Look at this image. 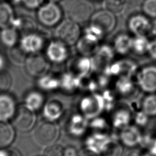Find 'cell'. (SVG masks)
Masks as SVG:
<instances>
[{
    "label": "cell",
    "mask_w": 156,
    "mask_h": 156,
    "mask_svg": "<svg viewBox=\"0 0 156 156\" xmlns=\"http://www.w3.org/2000/svg\"><path fill=\"white\" fill-rule=\"evenodd\" d=\"M60 130L58 126L53 121H44L40 122L35 127L33 136L37 144L47 147L55 143L59 137Z\"/></svg>",
    "instance_id": "obj_1"
},
{
    "label": "cell",
    "mask_w": 156,
    "mask_h": 156,
    "mask_svg": "<svg viewBox=\"0 0 156 156\" xmlns=\"http://www.w3.org/2000/svg\"><path fill=\"white\" fill-rule=\"evenodd\" d=\"M39 21L46 26L57 24L62 18V12L55 2H50L39 8L38 11Z\"/></svg>",
    "instance_id": "obj_7"
},
{
    "label": "cell",
    "mask_w": 156,
    "mask_h": 156,
    "mask_svg": "<svg viewBox=\"0 0 156 156\" xmlns=\"http://www.w3.org/2000/svg\"><path fill=\"white\" fill-rule=\"evenodd\" d=\"M119 62L121 65L120 76H126L131 77L136 69V65L129 60H119Z\"/></svg>",
    "instance_id": "obj_33"
},
{
    "label": "cell",
    "mask_w": 156,
    "mask_h": 156,
    "mask_svg": "<svg viewBox=\"0 0 156 156\" xmlns=\"http://www.w3.org/2000/svg\"><path fill=\"white\" fill-rule=\"evenodd\" d=\"M102 96L104 99V104H105V108L107 109H110L112 106L114 102V96L112 94V93L109 91H105L102 94Z\"/></svg>",
    "instance_id": "obj_40"
},
{
    "label": "cell",
    "mask_w": 156,
    "mask_h": 156,
    "mask_svg": "<svg viewBox=\"0 0 156 156\" xmlns=\"http://www.w3.org/2000/svg\"><path fill=\"white\" fill-rule=\"evenodd\" d=\"M131 115L129 112L124 109L117 110L113 115L112 123L115 127L123 129L129 125Z\"/></svg>",
    "instance_id": "obj_22"
},
{
    "label": "cell",
    "mask_w": 156,
    "mask_h": 156,
    "mask_svg": "<svg viewBox=\"0 0 156 156\" xmlns=\"http://www.w3.org/2000/svg\"><path fill=\"white\" fill-rule=\"evenodd\" d=\"M151 23L144 15H136L132 16L128 22L130 30L135 35H145L149 32Z\"/></svg>",
    "instance_id": "obj_13"
},
{
    "label": "cell",
    "mask_w": 156,
    "mask_h": 156,
    "mask_svg": "<svg viewBox=\"0 0 156 156\" xmlns=\"http://www.w3.org/2000/svg\"><path fill=\"white\" fill-rule=\"evenodd\" d=\"M103 8L114 15L122 13L126 9V0H104Z\"/></svg>",
    "instance_id": "obj_28"
},
{
    "label": "cell",
    "mask_w": 156,
    "mask_h": 156,
    "mask_svg": "<svg viewBox=\"0 0 156 156\" xmlns=\"http://www.w3.org/2000/svg\"><path fill=\"white\" fill-rule=\"evenodd\" d=\"M113 141L107 134L96 132L88 136L85 142V148L95 154H103Z\"/></svg>",
    "instance_id": "obj_8"
},
{
    "label": "cell",
    "mask_w": 156,
    "mask_h": 156,
    "mask_svg": "<svg viewBox=\"0 0 156 156\" xmlns=\"http://www.w3.org/2000/svg\"><path fill=\"white\" fill-rule=\"evenodd\" d=\"M140 88L146 93L156 91V66L149 65L142 68L137 76Z\"/></svg>",
    "instance_id": "obj_10"
},
{
    "label": "cell",
    "mask_w": 156,
    "mask_h": 156,
    "mask_svg": "<svg viewBox=\"0 0 156 156\" xmlns=\"http://www.w3.org/2000/svg\"><path fill=\"white\" fill-rule=\"evenodd\" d=\"M148 116H149L143 111L139 112L135 115L134 117L135 122L138 126H144L148 121Z\"/></svg>",
    "instance_id": "obj_39"
},
{
    "label": "cell",
    "mask_w": 156,
    "mask_h": 156,
    "mask_svg": "<svg viewBox=\"0 0 156 156\" xmlns=\"http://www.w3.org/2000/svg\"><path fill=\"white\" fill-rule=\"evenodd\" d=\"M13 20V13L11 7L7 3L0 1V28L9 27Z\"/></svg>",
    "instance_id": "obj_23"
},
{
    "label": "cell",
    "mask_w": 156,
    "mask_h": 156,
    "mask_svg": "<svg viewBox=\"0 0 156 156\" xmlns=\"http://www.w3.org/2000/svg\"><path fill=\"white\" fill-rule=\"evenodd\" d=\"M127 156H141V155L139 151H133L129 152V154H127Z\"/></svg>",
    "instance_id": "obj_48"
},
{
    "label": "cell",
    "mask_w": 156,
    "mask_h": 156,
    "mask_svg": "<svg viewBox=\"0 0 156 156\" xmlns=\"http://www.w3.org/2000/svg\"><path fill=\"white\" fill-rule=\"evenodd\" d=\"M12 77L9 72L0 71V92L4 93L8 91L12 85Z\"/></svg>",
    "instance_id": "obj_34"
},
{
    "label": "cell",
    "mask_w": 156,
    "mask_h": 156,
    "mask_svg": "<svg viewBox=\"0 0 156 156\" xmlns=\"http://www.w3.org/2000/svg\"><path fill=\"white\" fill-rule=\"evenodd\" d=\"M4 60L3 57L0 55V71L2 69V67L4 66Z\"/></svg>",
    "instance_id": "obj_49"
},
{
    "label": "cell",
    "mask_w": 156,
    "mask_h": 156,
    "mask_svg": "<svg viewBox=\"0 0 156 156\" xmlns=\"http://www.w3.org/2000/svg\"><path fill=\"white\" fill-rule=\"evenodd\" d=\"M147 52L152 58L156 60V38L149 41Z\"/></svg>",
    "instance_id": "obj_43"
},
{
    "label": "cell",
    "mask_w": 156,
    "mask_h": 156,
    "mask_svg": "<svg viewBox=\"0 0 156 156\" xmlns=\"http://www.w3.org/2000/svg\"><path fill=\"white\" fill-rule=\"evenodd\" d=\"M79 156H101V155L95 154L85 148V150H82L79 152Z\"/></svg>",
    "instance_id": "obj_45"
},
{
    "label": "cell",
    "mask_w": 156,
    "mask_h": 156,
    "mask_svg": "<svg viewBox=\"0 0 156 156\" xmlns=\"http://www.w3.org/2000/svg\"><path fill=\"white\" fill-rule=\"evenodd\" d=\"M9 51V56L10 60L15 64L21 65L25 63L27 57V52H26L20 46L18 47H11Z\"/></svg>",
    "instance_id": "obj_31"
},
{
    "label": "cell",
    "mask_w": 156,
    "mask_h": 156,
    "mask_svg": "<svg viewBox=\"0 0 156 156\" xmlns=\"http://www.w3.org/2000/svg\"><path fill=\"white\" fill-rule=\"evenodd\" d=\"M15 136V130L6 121H0V149L10 145Z\"/></svg>",
    "instance_id": "obj_18"
},
{
    "label": "cell",
    "mask_w": 156,
    "mask_h": 156,
    "mask_svg": "<svg viewBox=\"0 0 156 156\" xmlns=\"http://www.w3.org/2000/svg\"><path fill=\"white\" fill-rule=\"evenodd\" d=\"M149 32L155 38H156V20H154L152 23H151Z\"/></svg>",
    "instance_id": "obj_46"
},
{
    "label": "cell",
    "mask_w": 156,
    "mask_h": 156,
    "mask_svg": "<svg viewBox=\"0 0 156 156\" xmlns=\"http://www.w3.org/2000/svg\"><path fill=\"white\" fill-rule=\"evenodd\" d=\"M88 126V118L83 115L76 114L73 115L70 119L69 132L74 136H80L85 132Z\"/></svg>",
    "instance_id": "obj_17"
},
{
    "label": "cell",
    "mask_w": 156,
    "mask_h": 156,
    "mask_svg": "<svg viewBox=\"0 0 156 156\" xmlns=\"http://www.w3.org/2000/svg\"><path fill=\"white\" fill-rule=\"evenodd\" d=\"M43 114L48 121L54 122L59 119L62 115L63 107L58 102L51 101L44 105Z\"/></svg>",
    "instance_id": "obj_19"
},
{
    "label": "cell",
    "mask_w": 156,
    "mask_h": 156,
    "mask_svg": "<svg viewBox=\"0 0 156 156\" xmlns=\"http://www.w3.org/2000/svg\"><path fill=\"white\" fill-rule=\"evenodd\" d=\"M38 85L40 88L45 90H53L60 87V80L54 77L44 74L40 77L38 80Z\"/></svg>",
    "instance_id": "obj_30"
},
{
    "label": "cell",
    "mask_w": 156,
    "mask_h": 156,
    "mask_svg": "<svg viewBox=\"0 0 156 156\" xmlns=\"http://www.w3.org/2000/svg\"><path fill=\"white\" fill-rule=\"evenodd\" d=\"M36 116L34 111L25 105H21L16 108L13 116V124L20 132H28L34 126Z\"/></svg>",
    "instance_id": "obj_5"
},
{
    "label": "cell",
    "mask_w": 156,
    "mask_h": 156,
    "mask_svg": "<svg viewBox=\"0 0 156 156\" xmlns=\"http://www.w3.org/2000/svg\"><path fill=\"white\" fill-rule=\"evenodd\" d=\"M49 63L46 59L41 54L33 53L27 57L25 67L27 72L34 77L44 76L49 69Z\"/></svg>",
    "instance_id": "obj_9"
},
{
    "label": "cell",
    "mask_w": 156,
    "mask_h": 156,
    "mask_svg": "<svg viewBox=\"0 0 156 156\" xmlns=\"http://www.w3.org/2000/svg\"><path fill=\"white\" fill-rule=\"evenodd\" d=\"M142 135L138 129L133 126H127L122 129L120 140L122 143L128 147H134L140 143Z\"/></svg>",
    "instance_id": "obj_15"
},
{
    "label": "cell",
    "mask_w": 156,
    "mask_h": 156,
    "mask_svg": "<svg viewBox=\"0 0 156 156\" xmlns=\"http://www.w3.org/2000/svg\"><path fill=\"white\" fill-rule=\"evenodd\" d=\"M80 86V77L71 73H66L60 80V87L66 91H73Z\"/></svg>",
    "instance_id": "obj_25"
},
{
    "label": "cell",
    "mask_w": 156,
    "mask_h": 156,
    "mask_svg": "<svg viewBox=\"0 0 156 156\" xmlns=\"http://www.w3.org/2000/svg\"><path fill=\"white\" fill-rule=\"evenodd\" d=\"M143 111L148 116L156 115V94H150L146 96L142 102Z\"/></svg>",
    "instance_id": "obj_32"
},
{
    "label": "cell",
    "mask_w": 156,
    "mask_h": 156,
    "mask_svg": "<svg viewBox=\"0 0 156 156\" xmlns=\"http://www.w3.org/2000/svg\"><path fill=\"white\" fill-rule=\"evenodd\" d=\"M79 106L82 115L88 119L98 116L105 109V104L102 95L96 93L83 98L80 102Z\"/></svg>",
    "instance_id": "obj_4"
},
{
    "label": "cell",
    "mask_w": 156,
    "mask_h": 156,
    "mask_svg": "<svg viewBox=\"0 0 156 156\" xmlns=\"http://www.w3.org/2000/svg\"><path fill=\"white\" fill-rule=\"evenodd\" d=\"M91 58L92 66L93 69H103L110 64L114 56V51L110 46L104 44L99 46L98 49Z\"/></svg>",
    "instance_id": "obj_11"
},
{
    "label": "cell",
    "mask_w": 156,
    "mask_h": 156,
    "mask_svg": "<svg viewBox=\"0 0 156 156\" xmlns=\"http://www.w3.org/2000/svg\"><path fill=\"white\" fill-rule=\"evenodd\" d=\"M74 66H75V69L79 73L78 76H86L90 69L93 68L91 58H90L88 56L83 55L74 62Z\"/></svg>",
    "instance_id": "obj_24"
},
{
    "label": "cell",
    "mask_w": 156,
    "mask_h": 156,
    "mask_svg": "<svg viewBox=\"0 0 156 156\" xmlns=\"http://www.w3.org/2000/svg\"><path fill=\"white\" fill-rule=\"evenodd\" d=\"M55 35L58 41L66 46H72L77 43L80 37V27L77 23L68 18L58 25Z\"/></svg>",
    "instance_id": "obj_2"
},
{
    "label": "cell",
    "mask_w": 156,
    "mask_h": 156,
    "mask_svg": "<svg viewBox=\"0 0 156 156\" xmlns=\"http://www.w3.org/2000/svg\"><path fill=\"white\" fill-rule=\"evenodd\" d=\"M50 2H57L58 1H59L60 0H49Z\"/></svg>",
    "instance_id": "obj_51"
},
{
    "label": "cell",
    "mask_w": 156,
    "mask_h": 156,
    "mask_svg": "<svg viewBox=\"0 0 156 156\" xmlns=\"http://www.w3.org/2000/svg\"><path fill=\"white\" fill-rule=\"evenodd\" d=\"M116 15L103 9L95 12L90 18V24L99 29L104 34L110 33L116 24Z\"/></svg>",
    "instance_id": "obj_6"
},
{
    "label": "cell",
    "mask_w": 156,
    "mask_h": 156,
    "mask_svg": "<svg viewBox=\"0 0 156 156\" xmlns=\"http://www.w3.org/2000/svg\"><path fill=\"white\" fill-rule=\"evenodd\" d=\"M64 156H79V152L75 147L68 146L65 148Z\"/></svg>",
    "instance_id": "obj_44"
},
{
    "label": "cell",
    "mask_w": 156,
    "mask_h": 156,
    "mask_svg": "<svg viewBox=\"0 0 156 156\" xmlns=\"http://www.w3.org/2000/svg\"><path fill=\"white\" fill-rule=\"evenodd\" d=\"M144 13L152 18H156V0H145L142 6Z\"/></svg>",
    "instance_id": "obj_36"
},
{
    "label": "cell",
    "mask_w": 156,
    "mask_h": 156,
    "mask_svg": "<svg viewBox=\"0 0 156 156\" xmlns=\"http://www.w3.org/2000/svg\"><path fill=\"white\" fill-rule=\"evenodd\" d=\"M26 7L29 9H36L43 3V0H21Z\"/></svg>",
    "instance_id": "obj_42"
},
{
    "label": "cell",
    "mask_w": 156,
    "mask_h": 156,
    "mask_svg": "<svg viewBox=\"0 0 156 156\" xmlns=\"http://www.w3.org/2000/svg\"><path fill=\"white\" fill-rule=\"evenodd\" d=\"M24 101L25 106L34 112L42 107L44 102V98L40 92L33 91L27 94Z\"/></svg>",
    "instance_id": "obj_21"
},
{
    "label": "cell",
    "mask_w": 156,
    "mask_h": 156,
    "mask_svg": "<svg viewBox=\"0 0 156 156\" xmlns=\"http://www.w3.org/2000/svg\"><path fill=\"white\" fill-rule=\"evenodd\" d=\"M46 55L51 62L60 63L68 58V51L66 45L57 40L50 43L46 49Z\"/></svg>",
    "instance_id": "obj_12"
},
{
    "label": "cell",
    "mask_w": 156,
    "mask_h": 156,
    "mask_svg": "<svg viewBox=\"0 0 156 156\" xmlns=\"http://www.w3.org/2000/svg\"><path fill=\"white\" fill-rule=\"evenodd\" d=\"M0 156H22L20 152L15 148H1Z\"/></svg>",
    "instance_id": "obj_41"
},
{
    "label": "cell",
    "mask_w": 156,
    "mask_h": 156,
    "mask_svg": "<svg viewBox=\"0 0 156 156\" xmlns=\"http://www.w3.org/2000/svg\"><path fill=\"white\" fill-rule=\"evenodd\" d=\"M149 43V41L145 35H135L132 38V49L138 54H143L147 52Z\"/></svg>",
    "instance_id": "obj_29"
},
{
    "label": "cell",
    "mask_w": 156,
    "mask_h": 156,
    "mask_svg": "<svg viewBox=\"0 0 156 156\" xmlns=\"http://www.w3.org/2000/svg\"><path fill=\"white\" fill-rule=\"evenodd\" d=\"M142 156H156V155L154 154H152V153H151V152L149 151L148 152L144 154Z\"/></svg>",
    "instance_id": "obj_50"
},
{
    "label": "cell",
    "mask_w": 156,
    "mask_h": 156,
    "mask_svg": "<svg viewBox=\"0 0 156 156\" xmlns=\"http://www.w3.org/2000/svg\"><path fill=\"white\" fill-rule=\"evenodd\" d=\"M93 119L90 124L91 127L99 130H102L106 127L107 122L104 118H102L99 116H96Z\"/></svg>",
    "instance_id": "obj_38"
},
{
    "label": "cell",
    "mask_w": 156,
    "mask_h": 156,
    "mask_svg": "<svg viewBox=\"0 0 156 156\" xmlns=\"http://www.w3.org/2000/svg\"><path fill=\"white\" fill-rule=\"evenodd\" d=\"M94 6L88 0H71L67 4L69 18L77 23L90 20L94 13Z\"/></svg>",
    "instance_id": "obj_3"
},
{
    "label": "cell",
    "mask_w": 156,
    "mask_h": 156,
    "mask_svg": "<svg viewBox=\"0 0 156 156\" xmlns=\"http://www.w3.org/2000/svg\"><path fill=\"white\" fill-rule=\"evenodd\" d=\"M122 153V148L121 145L112 141L103 154L104 156H121Z\"/></svg>",
    "instance_id": "obj_37"
},
{
    "label": "cell",
    "mask_w": 156,
    "mask_h": 156,
    "mask_svg": "<svg viewBox=\"0 0 156 156\" xmlns=\"http://www.w3.org/2000/svg\"><path fill=\"white\" fill-rule=\"evenodd\" d=\"M149 152L156 155V139H154L149 146Z\"/></svg>",
    "instance_id": "obj_47"
},
{
    "label": "cell",
    "mask_w": 156,
    "mask_h": 156,
    "mask_svg": "<svg viewBox=\"0 0 156 156\" xmlns=\"http://www.w3.org/2000/svg\"><path fill=\"white\" fill-rule=\"evenodd\" d=\"M132 38L127 34H119L114 40V49L119 54H126L132 49Z\"/></svg>",
    "instance_id": "obj_20"
},
{
    "label": "cell",
    "mask_w": 156,
    "mask_h": 156,
    "mask_svg": "<svg viewBox=\"0 0 156 156\" xmlns=\"http://www.w3.org/2000/svg\"><path fill=\"white\" fill-rule=\"evenodd\" d=\"M64 150L61 145L53 144L46 147L43 152L44 156H64Z\"/></svg>",
    "instance_id": "obj_35"
},
{
    "label": "cell",
    "mask_w": 156,
    "mask_h": 156,
    "mask_svg": "<svg viewBox=\"0 0 156 156\" xmlns=\"http://www.w3.org/2000/svg\"><path fill=\"white\" fill-rule=\"evenodd\" d=\"M18 37L17 31L13 27H5L1 33V40L2 42L9 48L15 45L18 40Z\"/></svg>",
    "instance_id": "obj_27"
},
{
    "label": "cell",
    "mask_w": 156,
    "mask_h": 156,
    "mask_svg": "<svg viewBox=\"0 0 156 156\" xmlns=\"http://www.w3.org/2000/svg\"><path fill=\"white\" fill-rule=\"evenodd\" d=\"M116 89L117 91L122 94L127 95L133 90L134 84L131 79V77L122 76L116 82Z\"/></svg>",
    "instance_id": "obj_26"
},
{
    "label": "cell",
    "mask_w": 156,
    "mask_h": 156,
    "mask_svg": "<svg viewBox=\"0 0 156 156\" xmlns=\"http://www.w3.org/2000/svg\"><path fill=\"white\" fill-rule=\"evenodd\" d=\"M16 110L13 98L9 94H0V121H7L13 118Z\"/></svg>",
    "instance_id": "obj_16"
},
{
    "label": "cell",
    "mask_w": 156,
    "mask_h": 156,
    "mask_svg": "<svg viewBox=\"0 0 156 156\" xmlns=\"http://www.w3.org/2000/svg\"><path fill=\"white\" fill-rule=\"evenodd\" d=\"M43 46V38L34 33L26 34L21 40L20 46L27 53H37L41 49Z\"/></svg>",
    "instance_id": "obj_14"
}]
</instances>
